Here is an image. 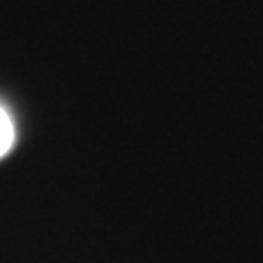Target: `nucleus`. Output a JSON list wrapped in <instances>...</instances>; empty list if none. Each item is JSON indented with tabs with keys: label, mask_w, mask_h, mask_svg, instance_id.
Listing matches in <instances>:
<instances>
[{
	"label": "nucleus",
	"mask_w": 263,
	"mask_h": 263,
	"mask_svg": "<svg viewBox=\"0 0 263 263\" xmlns=\"http://www.w3.org/2000/svg\"><path fill=\"white\" fill-rule=\"evenodd\" d=\"M14 144V127L9 115L0 108V157L7 154Z\"/></svg>",
	"instance_id": "1"
}]
</instances>
